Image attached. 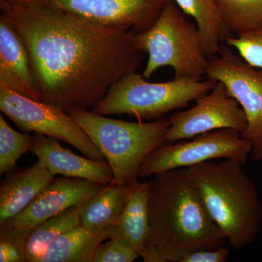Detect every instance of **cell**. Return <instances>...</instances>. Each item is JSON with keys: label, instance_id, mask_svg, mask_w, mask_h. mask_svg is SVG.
Returning <instances> with one entry per match:
<instances>
[{"label": "cell", "instance_id": "603a6c76", "mask_svg": "<svg viewBox=\"0 0 262 262\" xmlns=\"http://www.w3.org/2000/svg\"><path fill=\"white\" fill-rule=\"evenodd\" d=\"M30 231L0 225V261L28 262L25 246Z\"/></svg>", "mask_w": 262, "mask_h": 262}, {"label": "cell", "instance_id": "8992f818", "mask_svg": "<svg viewBox=\"0 0 262 262\" xmlns=\"http://www.w3.org/2000/svg\"><path fill=\"white\" fill-rule=\"evenodd\" d=\"M216 82L208 79L150 82L134 71L114 84L91 111L104 116L128 115L140 120H155L174 110L187 107L192 101L209 93Z\"/></svg>", "mask_w": 262, "mask_h": 262}, {"label": "cell", "instance_id": "7a4b0ae2", "mask_svg": "<svg viewBox=\"0 0 262 262\" xmlns=\"http://www.w3.org/2000/svg\"><path fill=\"white\" fill-rule=\"evenodd\" d=\"M150 232L145 262H180L198 250L222 246L225 232L215 223L187 168L153 176L150 181Z\"/></svg>", "mask_w": 262, "mask_h": 262}, {"label": "cell", "instance_id": "2e32d148", "mask_svg": "<svg viewBox=\"0 0 262 262\" xmlns=\"http://www.w3.org/2000/svg\"><path fill=\"white\" fill-rule=\"evenodd\" d=\"M149 193L150 182L138 183L121 215L108 228L110 238L120 239L140 257L149 241Z\"/></svg>", "mask_w": 262, "mask_h": 262}, {"label": "cell", "instance_id": "cb8c5ba5", "mask_svg": "<svg viewBox=\"0 0 262 262\" xmlns=\"http://www.w3.org/2000/svg\"><path fill=\"white\" fill-rule=\"evenodd\" d=\"M225 43L249 64L262 70V29L257 32L229 36Z\"/></svg>", "mask_w": 262, "mask_h": 262}, {"label": "cell", "instance_id": "30bf717a", "mask_svg": "<svg viewBox=\"0 0 262 262\" xmlns=\"http://www.w3.org/2000/svg\"><path fill=\"white\" fill-rule=\"evenodd\" d=\"M195 101L192 107L169 117L166 142L187 140L220 129H234L241 134L246 130L244 111L222 82H217L209 93Z\"/></svg>", "mask_w": 262, "mask_h": 262}, {"label": "cell", "instance_id": "4316f807", "mask_svg": "<svg viewBox=\"0 0 262 262\" xmlns=\"http://www.w3.org/2000/svg\"><path fill=\"white\" fill-rule=\"evenodd\" d=\"M10 5H24L34 3L35 0H4Z\"/></svg>", "mask_w": 262, "mask_h": 262}, {"label": "cell", "instance_id": "4fadbf2b", "mask_svg": "<svg viewBox=\"0 0 262 262\" xmlns=\"http://www.w3.org/2000/svg\"><path fill=\"white\" fill-rule=\"evenodd\" d=\"M31 152L55 176L87 179L107 185L115 181L113 170L106 160L90 159L62 147L60 140L34 134Z\"/></svg>", "mask_w": 262, "mask_h": 262}, {"label": "cell", "instance_id": "ba28073f", "mask_svg": "<svg viewBox=\"0 0 262 262\" xmlns=\"http://www.w3.org/2000/svg\"><path fill=\"white\" fill-rule=\"evenodd\" d=\"M206 79L222 82L231 97L238 102L247 120L241 134L251 143L253 161L262 160V70L244 59L227 43L210 59Z\"/></svg>", "mask_w": 262, "mask_h": 262}, {"label": "cell", "instance_id": "d4e9b609", "mask_svg": "<svg viewBox=\"0 0 262 262\" xmlns=\"http://www.w3.org/2000/svg\"><path fill=\"white\" fill-rule=\"evenodd\" d=\"M139 257L134 249L120 239L108 238L100 245L93 262H133Z\"/></svg>", "mask_w": 262, "mask_h": 262}, {"label": "cell", "instance_id": "ac0fdd59", "mask_svg": "<svg viewBox=\"0 0 262 262\" xmlns=\"http://www.w3.org/2000/svg\"><path fill=\"white\" fill-rule=\"evenodd\" d=\"M108 228L94 231L80 225L70 229L48 246L39 262H93L100 245L110 238Z\"/></svg>", "mask_w": 262, "mask_h": 262}, {"label": "cell", "instance_id": "8fae6325", "mask_svg": "<svg viewBox=\"0 0 262 262\" xmlns=\"http://www.w3.org/2000/svg\"><path fill=\"white\" fill-rule=\"evenodd\" d=\"M167 0H35L34 3L136 32L149 28Z\"/></svg>", "mask_w": 262, "mask_h": 262}, {"label": "cell", "instance_id": "3957f363", "mask_svg": "<svg viewBox=\"0 0 262 262\" xmlns=\"http://www.w3.org/2000/svg\"><path fill=\"white\" fill-rule=\"evenodd\" d=\"M243 166L237 160L223 159L187 168L212 218L236 251L252 244L262 226L259 193Z\"/></svg>", "mask_w": 262, "mask_h": 262}, {"label": "cell", "instance_id": "484cf974", "mask_svg": "<svg viewBox=\"0 0 262 262\" xmlns=\"http://www.w3.org/2000/svg\"><path fill=\"white\" fill-rule=\"evenodd\" d=\"M230 256L229 248L220 246L198 250L186 255L180 262H226Z\"/></svg>", "mask_w": 262, "mask_h": 262}, {"label": "cell", "instance_id": "5b68a950", "mask_svg": "<svg viewBox=\"0 0 262 262\" xmlns=\"http://www.w3.org/2000/svg\"><path fill=\"white\" fill-rule=\"evenodd\" d=\"M136 42L148 55L141 73L144 78L163 67L173 70V79L200 80L206 77L210 59L203 51L198 27L174 0H167L149 29L136 32Z\"/></svg>", "mask_w": 262, "mask_h": 262}, {"label": "cell", "instance_id": "ffe728a7", "mask_svg": "<svg viewBox=\"0 0 262 262\" xmlns=\"http://www.w3.org/2000/svg\"><path fill=\"white\" fill-rule=\"evenodd\" d=\"M84 203L72 207L31 229L25 246L27 261L39 262L53 241L80 225L81 210Z\"/></svg>", "mask_w": 262, "mask_h": 262}, {"label": "cell", "instance_id": "7402d4cb", "mask_svg": "<svg viewBox=\"0 0 262 262\" xmlns=\"http://www.w3.org/2000/svg\"><path fill=\"white\" fill-rule=\"evenodd\" d=\"M34 136L20 133L10 126L0 115V174H5L16 167L20 157L30 151Z\"/></svg>", "mask_w": 262, "mask_h": 262}, {"label": "cell", "instance_id": "e0dca14e", "mask_svg": "<svg viewBox=\"0 0 262 262\" xmlns=\"http://www.w3.org/2000/svg\"><path fill=\"white\" fill-rule=\"evenodd\" d=\"M137 184L121 185L114 181L105 185L84 203L80 225L94 231L108 228L121 215Z\"/></svg>", "mask_w": 262, "mask_h": 262}, {"label": "cell", "instance_id": "44dd1931", "mask_svg": "<svg viewBox=\"0 0 262 262\" xmlns=\"http://www.w3.org/2000/svg\"><path fill=\"white\" fill-rule=\"evenodd\" d=\"M224 22L235 35L262 29V0H214Z\"/></svg>", "mask_w": 262, "mask_h": 262}, {"label": "cell", "instance_id": "9a60e30c", "mask_svg": "<svg viewBox=\"0 0 262 262\" xmlns=\"http://www.w3.org/2000/svg\"><path fill=\"white\" fill-rule=\"evenodd\" d=\"M56 177L39 160L8 172L0 184V224L24 211Z\"/></svg>", "mask_w": 262, "mask_h": 262}, {"label": "cell", "instance_id": "6da1fadb", "mask_svg": "<svg viewBox=\"0 0 262 262\" xmlns=\"http://www.w3.org/2000/svg\"><path fill=\"white\" fill-rule=\"evenodd\" d=\"M1 17L28 50L42 101L90 110L114 84L142 64L136 32L96 23L63 10L0 0Z\"/></svg>", "mask_w": 262, "mask_h": 262}, {"label": "cell", "instance_id": "277c9868", "mask_svg": "<svg viewBox=\"0 0 262 262\" xmlns=\"http://www.w3.org/2000/svg\"><path fill=\"white\" fill-rule=\"evenodd\" d=\"M67 112L101 151L115 182L121 185L137 184L143 163L166 143L168 118L136 122L110 118L90 110Z\"/></svg>", "mask_w": 262, "mask_h": 262}, {"label": "cell", "instance_id": "7c38bea8", "mask_svg": "<svg viewBox=\"0 0 262 262\" xmlns=\"http://www.w3.org/2000/svg\"><path fill=\"white\" fill-rule=\"evenodd\" d=\"M104 186L87 179L61 176L55 179L21 213L0 225L31 231L44 221L87 201Z\"/></svg>", "mask_w": 262, "mask_h": 262}, {"label": "cell", "instance_id": "5bb4252c", "mask_svg": "<svg viewBox=\"0 0 262 262\" xmlns=\"http://www.w3.org/2000/svg\"><path fill=\"white\" fill-rule=\"evenodd\" d=\"M0 84L10 91L42 101L28 50L11 25L0 17Z\"/></svg>", "mask_w": 262, "mask_h": 262}, {"label": "cell", "instance_id": "52a82bcc", "mask_svg": "<svg viewBox=\"0 0 262 262\" xmlns=\"http://www.w3.org/2000/svg\"><path fill=\"white\" fill-rule=\"evenodd\" d=\"M251 151V143L244 139L238 130H213L187 140L165 143L143 163L139 178L215 160H237L245 165Z\"/></svg>", "mask_w": 262, "mask_h": 262}, {"label": "cell", "instance_id": "d6986e66", "mask_svg": "<svg viewBox=\"0 0 262 262\" xmlns=\"http://www.w3.org/2000/svg\"><path fill=\"white\" fill-rule=\"evenodd\" d=\"M195 21L203 51L209 59L216 56L222 42L230 36L214 0H174Z\"/></svg>", "mask_w": 262, "mask_h": 262}, {"label": "cell", "instance_id": "9c48e42d", "mask_svg": "<svg viewBox=\"0 0 262 262\" xmlns=\"http://www.w3.org/2000/svg\"><path fill=\"white\" fill-rule=\"evenodd\" d=\"M0 110L20 130L63 141L90 159L106 160L91 138L66 110L25 97L1 84Z\"/></svg>", "mask_w": 262, "mask_h": 262}]
</instances>
